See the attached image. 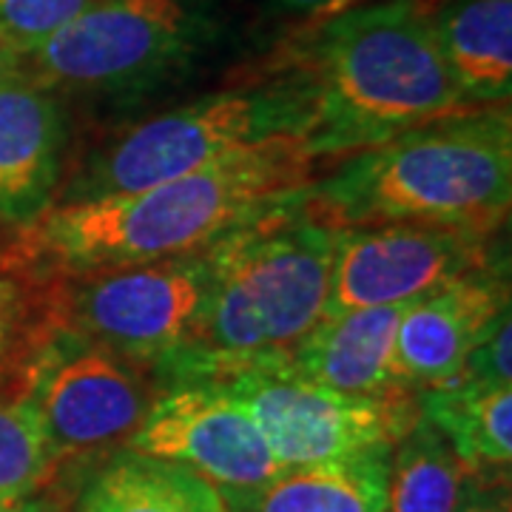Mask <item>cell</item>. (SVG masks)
<instances>
[{
  "label": "cell",
  "mask_w": 512,
  "mask_h": 512,
  "mask_svg": "<svg viewBox=\"0 0 512 512\" xmlns=\"http://www.w3.org/2000/svg\"><path fill=\"white\" fill-rule=\"evenodd\" d=\"M313 180L308 143L276 140L143 191L55 202L18 228L52 274H92L205 251Z\"/></svg>",
  "instance_id": "6da1fadb"
},
{
  "label": "cell",
  "mask_w": 512,
  "mask_h": 512,
  "mask_svg": "<svg viewBox=\"0 0 512 512\" xmlns=\"http://www.w3.org/2000/svg\"><path fill=\"white\" fill-rule=\"evenodd\" d=\"M336 228L305 191L211 245V288L188 342L154 370L157 390L228 382L245 370L291 362L325 316Z\"/></svg>",
  "instance_id": "7a4b0ae2"
},
{
  "label": "cell",
  "mask_w": 512,
  "mask_h": 512,
  "mask_svg": "<svg viewBox=\"0 0 512 512\" xmlns=\"http://www.w3.org/2000/svg\"><path fill=\"white\" fill-rule=\"evenodd\" d=\"M299 83L311 94L305 143L316 157L356 154L478 109L447 72L424 0L350 6L328 18Z\"/></svg>",
  "instance_id": "3957f363"
},
{
  "label": "cell",
  "mask_w": 512,
  "mask_h": 512,
  "mask_svg": "<svg viewBox=\"0 0 512 512\" xmlns=\"http://www.w3.org/2000/svg\"><path fill=\"white\" fill-rule=\"evenodd\" d=\"M305 202L333 228L421 222L495 234L512 202L510 106H487L410 128L348 154Z\"/></svg>",
  "instance_id": "277c9868"
},
{
  "label": "cell",
  "mask_w": 512,
  "mask_h": 512,
  "mask_svg": "<svg viewBox=\"0 0 512 512\" xmlns=\"http://www.w3.org/2000/svg\"><path fill=\"white\" fill-rule=\"evenodd\" d=\"M311 128V94L299 80L208 94L143 120L97 148L63 183V200L57 202L143 191L265 143L308 140Z\"/></svg>",
  "instance_id": "5b68a950"
},
{
  "label": "cell",
  "mask_w": 512,
  "mask_h": 512,
  "mask_svg": "<svg viewBox=\"0 0 512 512\" xmlns=\"http://www.w3.org/2000/svg\"><path fill=\"white\" fill-rule=\"evenodd\" d=\"M214 23L202 0H97L23 57L52 92H140L205 49Z\"/></svg>",
  "instance_id": "8992f818"
},
{
  "label": "cell",
  "mask_w": 512,
  "mask_h": 512,
  "mask_svg": "<svg viewBox=\"0 0 512 512\" xmlns=\"http://www.w3.org/2000/svg\"><path fill=\"white\" fill-rule=\"evenodd\" d=\"M211 288V248L60 276V328L151 373L183 348Z\"/></svg>",
  "instance_id": "52a82bcc"
},
{
  "label": "cell",
  "mask_w": 512,
  "mask_h": 512,
  "mask_svg": "<svg viewBox=\"0 0 512 512\" xmlns=\"http://www.w3.org/2000/svg\"><path fill=\"white\" fill-rule=\"evenodd\" d=\"M26 396L35 404L60 484L77 464L123 450L146 419L157 384L143 367L60 330L40 356Z\"/></svg>",
  "instance_id": "ba28073f"
},
{
  "label": "cell",
  "mask_w": 512,
  "mask_h": 512,
  "mask_svg": "<svg viewBox=\"0 0 512 512\" xmlns=\"http://www.w3.org/2000/svg\"><path fill=\"white\" fill-rule=\"evenodd\" d=\"M222 384L254 413L282 470L393 447L419 421L416 393L350 396L305 379L291 362L245 370Z\"/></svg>",
  "instance_id": "9c48e42d"
},
{
  "label": "cell",
  "mask_w": 512,
  "mask_h": 512,
  "mask_svg": "<svg viewBox=\"0 0 512 512\" xmlns=\"http://www.w3.org/2000/svg\"><path fill=\"white\" fill-rule=\"evenodd\" d=\"M490 237L421 222L336 228L325 313L407 305L458 276L490 268Z\"/></svg>",
  "instance_id": "30bf717a"
},
{
  "label": "cell",
  "mask_w": 512,
  "mask_h": 512,
  "mask_svg": "<svg viewBox=\"0 0 512 512\" xmlns=\"http://www.w3.org/2000/svg\"><path fill=\"white\" fill-rule=\"evenodd\" d=\"M126 447L177 461L211 481L220 493L248 490L282 470L254 413L217 382L157 390Z\"/></svg>",
  "instance_id": "8fae6325"
},
{
  "label": "cell",
  "mask_w": 512,
  "mask_h": 512,
  "mask_svg": "<svg viewBox=\"0 0 512 512\" xmlns=\"http://www.w3.org/2000/svg\"><path fill=\"white\" fill-rule=\"evenodd\" d=\"M510 305L507 279L481 268L407 302L396 328V373L407 390L458 382L481 330Z\"/></svg>",
  "instance_id": "7c38bea8"
},
{
  "label": "cell",
  "mask_w": 512,
  "mask_h": 512,
  "mask_svg": "<svg viewBox=\"0 0 512 512\" xmlns=\"http://www.w3.org/2000/svg\"><path fill=\"white\" fill-rule=\"evenodd\" d=\"M69 123L52 89L18 74L0 86V228L37 220L55 205Z\"/></svg>",
  "instance_id": "4fadbf2b"
},
{
  "label": "cell",
  "mask_w": 512,
  "mask_h": 512,
  "mask_svg": "<svg viewBox=\"0 0 512 512\" xmlns=\"http://www.w3.org/2000/svg\"><path fill=\"white\" fill-rule=\"evenodd\" d=\"M404 305L325 313L293 350L291 367L330 390L393 399L407 396L396 373V328Z\"/></svg>",
  "instance_id": "5bb4252c"
},
{
  "label": "cell",
  "mask_w": 512,
  "mask_h": 512,
  "mask_svg": "<svg viewBox=\"0 0 512 512\" xmlns=\"http://www.w3.org/2000/svg\"><path fill=\"white\" fill-rule=\"evenodd\" d=\"M60 276L20 237L0 228V393L26 396L40 356L60 333Z\"/></svg>",
  "instance_id": "9a60e30c"
},
{
  "label": "cell",
  "mask_w": 512,
  "mask_h": 512,
  "mask_svg": "<svg viewBox=\"0 0 512 512\" xmlns=\"http://www.w3.org/2000/svg\"><path fill=\"white\" fill-rule=\"evenodd\" d=\"M390 447L285 467L274 478L222 493L228 512H382Z\"/></svg>",
  "instance_id": "2e32d148"
},
{
  "label": "cell",
  "mask_w": 512,
  "mask_h": 512,
  "mask_svg": "<svg viewBox=\"0 0 512 512\" xmlns=\"http://www.w3.org/2000/svg\"><path fill=\"white\" fill-rule=\"evenodd\" d=\"M447 72L478 106H510L512 0H447L433 12Z\"/></svg>",
  "instance_id": "e0dca14e"
},
{
  "label": "cell",
  "mask_w": 512,
  "mask_h": 512,
  "mask_svg": "<svg viewBox=\"0 0 512 512\" xmlns=\"http://www.w3.org/2000/svg\"><path fill=\"white\" fill-rule=\"evenodd\" d=\"M74 512H228L222 493L177 461L117 450L83 487Z\"/></svg>",
  "instance_id": "ac0fdd59"
},
{
  "label": "cell",
  "mask_w": 512,
  "mask_h": 512,
  "mask_svg": "<svg viewBox=\"0 0 512 512\" xmlns=\"http://www.w3.org/2000/svg\"><path fill=\"white\" fill-rule=\"evenodd\" d=\"M507 470H476L419 419L390 447L382 512H464L481 484Z\"/></svg>",
  "instance_id": "d6986e66"
},
{
  "label": "cell",
  "mask_w": 512,
  "mask_h": 512,
  "mask_svg": "<svg viewBox=\"0 0 512 512\" xmlns=\"http://www.w3.org/2000/svg\"><path fill=\"white\" fill-rule=\"evenodd\" d=\"M419 419L476 470H510L512 387L453 382L416 393Z\"/></svg>",
  "instance_id": "ffe728a7"
},
{
  "label": "cell",
  "mask_w": 512,
  "mask_h": 512,
  "mask_svg": "<svg viewBox=\"0 0 512 512\" xmlns=\"http://www.w3.org/2000/svg\"><path fill=\"white\" fill-rule=\"evenodd\" d=\"M60 484L57 461L29 396L0 393V501Z\"/></svg>",
  "instance_id": "44dd1931"
},
{
  "label": "cell",
  "mask_w": 512,
  "mask_h": 512,
  "mask_svg": "<svg viewBox=\"0 0 512 512\" xmlns=\"http://www.w3.org/2000/svg\"><path fill=\"white\" fill-rule=\"evenodd\" d=\"M92 3L97 0H0V40L26 57Z\"/></svg>",
  "instance_id": "7402d4cb"
},
{
  "label": "cell",
  "mask_w": 512,
  "mask_h": 512,
  "mask_svg": "<svg viewBox=\"0 0 512 512\" xmlns=\"http://www.w3.org/2000/svg\"><path fill=\"white\" fill-rule=\"evenodd\" d=\"M458 382L512 387V313L510 305L501 308L487 328L481 330L476 345L470 348Z\"/></svg>",
  "instance_id": "603a6c76"
},
{
  "label": "cell",
  "mask_w": 512,
  "mask_h": 512,
  "mask_svg": "<svg viewBox=\"0 0 512 512\" xmlns=\"http://www.w3.org/2000/svg\"><path fill=\"white\" fill-rule=\"evenodd\" d=\"M66 507H69L66 484H49L35 493L0 501V512H66Z\"/></svg>",
  "instance_id": "cb8c5ba5"
},
{
  "label": "cell",
  "mask_w": 512,
  "mask_h": 512,
  "mask_svg": "<svg viewBox=\"0 0 512 512\" xmlns=\"http://www.w3.org/2000/svg\"><path fill=\"white\" fill-rule=\"evenodd\" d=\"M464 512H512L510 507V470L507 473H495L493 478H487L481 484L470 504L464 507Z\"/></svg>",
  "instance_id": "d4e9b609"
},
{
  "label": "cell",
  "mask_w": 512,
  "mask_h": 512,
  "mask_svg": "<svg viewBox=\"0 0 512 512\" xmlns=\"http://www.w3.org/2000/svg\"><path fill=\"white\" fill-rule=\"evenodd\" d=\"M282 9H291L299 15H313V18H333L339 12L350 9L356 0H276Z\"/></svg>",
  "instance_id": "484cf974"
},
{
  "label": "cell",
  "mask_w": 512,
  "mask_h": 512,
  "mask_svg": "<svg viewBox=\"0 0 512 512\" xmlns=\"http://www.w3.org/2000/svg\"><path fill=\"white\" fill-rule=\"evenodd\" d=\"M18 74H23V57H20L12 46H6V43L0 40V86H3L6 80L18 77Z\"/></svg>",
  "instance_id": "4316f807"
}]
</instances>
